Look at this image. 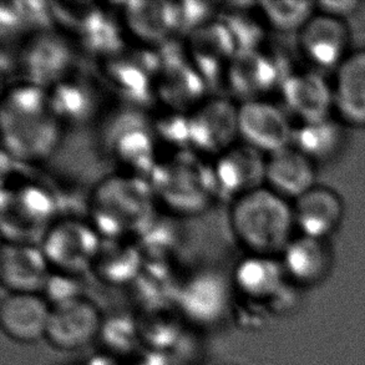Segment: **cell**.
I'll list each match as a JSON object with an SVG mask.
<instances>
[{
  "label": "cell",
  "mask_w": 365,
  "mask_h": 365,
  "mask_svg": "<svg viewBox=\"0 0 365 365\" xmlns=\"http://www.w3.org/2000/svg\"><path fill=\"white\" fill-rule=\"evenodd\" d=\"M99 143L119 171L148 178L158 163L161 146L148 110L121 104L105 115Z\"/></svg>",
  "instance_id": "8992f818"
},
{
  "label": "cell",
  "mask_w": 365,
  "mask_h": 365,
  "mask_svg": "<svg viewBox=\"0 0 365 365\" xmlns=\"http://www.w3.org/2000/svg\"><path fill=\"white\" fill-rule=\"evenodd\" d=\"M333 89L341 123L365 128V49L353 50L336 69Z\"/></svg>",
  "instance_id": "83f0119b"
},
{
  "label": "cell",
  "mask_w": 365,
  "mask_h": 365,
  "mask_svg": "<svg viewBox=\"0 0 365 365\" xmlns=\"http://www.w3.org/2000/svg\"><path fill=\"white\" fill-rule=\"evenodd\" d=\"M133 365H168V356L165 353L148 349L135 359Z\"/></svg>",
  "instance_id": "ab89813d"
},
{
  "label": "cell",
  "mask_w": 365,
  "mask_h": 365,
  "mask_svg": "<svg viewBox=\"0 0 365 365\" xmlns=\"http://www.w3.org/2000/svg\"><path fill=\"white\" fill-rule=\"evenodd\" d=\"M170 216L171 215L165 213V218H160L158 215L153 226L135 241L145 259L170 261V257L180 243V233Z\"/></svg>",
  "instance_id": "e575fe53"
},
{
  "label": "cell",
  "mask_w": 365,
  "mask_h": 365,
  "mask_svg": "<svg viewBox=\"0 0 365 365\" xmlns=\"http://www.w3.org/2000/svg\"><path fill=\"white\" fill-rule=\"evenodd\" d=\"M51 307L40 293H6L0 303V324L11 341L30 344L45 338Z\"/></svg>",
  "instance_id": "603a6c76"
},
{
  "label": "cell",
  "mask_w": 365,
  "mask_h": 365,
  "mask_svg": "<svg viewBox=\"0 0 365 365\" xmlns=\"http://www.w3.org/2000/svg\"><path fill=\"white\" fill-rule=\"evenodd\" d=\"M267 155L238 141L212 160L218 198L230 203L266 183Z\"/></svg>",
  "instance_id": "ffe728a7"
},
{
  "label": "cell",
  "mask_w": 365,
  "mask_h": 365,
  "mask_svg": "<svg viewBox=\"0 0 365 365\" xmlns=\"http://www.w3.org/2000/svg\"><path fill=\"white\" fill-rule=\"evenodd\" d=\"M143 264L145 257L135 241L103 240L91 272L108 286H133Z\"/></svg>",
  "instance_id": "f1b7e54d"
},
{
  "label": "cell",
  "mask_w": 365,
  "mask_h": 365,
  "mask_svg": "<svg viewBox=\"0 0 365 365\" xmlns=\"http://www.w3.org/2000/svg\"><path fill=\"white\" fill-rule=\"evenodd\" d=\"M292 70L278 55L264 49L240 50L228 66L225 83L238 103L267 99V95L281 89Z\"/></svg>",
  "instance_id": "30bf717a"
},
{
  "label": "cell",
  "mask_w": 365,
  "mask_h": 365,
  "mask_svg": "<svg viewBox=\"0 0 365 365\" xmlns=\"http://www.w3.org/2000/svg\"><path fill=\"white\" fill-rule=\"evenodd\" d=\"M230 282L213 271L196 272L181 282L176 306L187 321L212 326L230 309Z\"/></svg>",
  "instance_id": "d6986e66"
},
{
  "label": "cell",
  "mask_w": 365,
  "mask_h": 365,
  "mask_svg": "<svg viewBox=\"0 0 365 365\" xmlns=\"http://www.w3.org/2000/svg\"><path fill=\"white\" fill-rule=\"evenodd\" d=\"M361 6V1H356V0H326V1L316 3L318 11L341 20L351 18V15L359 11Z\"/></svg>",
  "instance_id": "f35d334b"
},
{
  "label": "cell",
  "mask_w": 365,
  "mask_h": 365,
  "mask_svg": "<svg viewBox=\"0 0 365 365\" xmlns=\"http://www.w3.org/2000/svg\"><path fill=\"white\" fill-rule=\"evenodd\" d=\"M133 286L146 312L163 311L171 302L176 304L181 282L176 281L170 261L145 259Z\"/></svg>",
  "instance_id": "4dcf8cb0"
},
{
  "label": "cell",
  "mask_w": 365,
  "mask_h": 365,
  "mask_svg": "<svg viewBox=\"0 0 365 365\" xmlns=\"http://www.w3.org/2000/svg\"><path fill=\"white\" fill-rule=\"evenodd\" d=\"M50 106L63 128H80L99 118V81L78 66L46 89Z\"/></svg>",
  "instance_id": "e0dca14e"
},
{
  "label": "cell",
  "mask_w": 365,
  "mask_h": 365,
  "mask_svg": "<svg viewBox=\"0 0 365 365\" xmlns=\"http://www.w3.org/2000/svg\"><path fill=\"white\" fill-rule=\"evenodd\" d=\"M86 212L103 240L136 241L156 221L160 207L148 178L116 171L93 185Z\"/></svg>",
  "instance_id": "7a4b0ae2"
},
{
  "label": "cell",
  "mask_w": 365,
  "mask_h": 365,
  "mask_svg": "<svg viewBox=\"0 0 365 365\" xmlns=\"http://www.w3.org/2000/svg\"><path fill=\"white\" fill-rule=\"evenodd\" d=\"M103 238L88 218L58 217L40 237V250L51 272L80 276L91 271Z\"/></svg>",
  "instance_id": "ba28073f"
},
{
  "label": "cell",
  "mask_w": 365,
  "mask_h": 365,
  "mask_svg": "<svg viewBox=\"0 0 365 365\" xmlns=\"http://www.w3.org/2000/svg\"><path fill=\"white\" fill-rule=\"evenodd\" d=\"M351 29L346 20L317 10L298 33L299 50L312 69L326 73L341 66L351 54Z\"/></svg>",
  "instance_id": "2e32d148"
},
{
  "label": "cell",
  "mask_w": 365,
  "mask_h": 365,
  "mask_svg": "<svg viewBox=\"0 0 365 365\" xmlns=\"http://www.w3.org/2000/svg\"><path fill=\"white\" fill-rule=\"evenodd\" d=\"M190 148L203 158H217L240 141L238 103L206 98L188 114Z\"/></svg>",
  "instance_id": "7c38bea8"
},
{
  "label": "cell",
  "mask_w": 365,
  "mask_h": 365,
  "mask_svg": "<svg viewBox=\"0 0 365 365\" xmlns=\"http://www.w3.org/2000/svg\"><path fill=\"white\" fill-rule=\"evenodd\" d=\"M316 163L294 146L267 155L264 186L288 201H296L317 186Z\"/></svg>",
  "instance_id": "d4e9b609"
},
{
  "label": "cell",
  "mask_w": 365,
  "mask_h": 365,
  "mask_svg": "<svg viewBox=\"0 0 365 365\" xmlns=\"http://www.w3.org/2000/svg\"><path fill=\"white\" fill-rule=\"evenodd\" d=\"M153 125L160 146L166 151L191 150L188 114L163 110L153 116Z\"/></svg>",
  "instance_id": "8d00e7d4"
},
{
  "label": "cell",
  "mask_w": 365,
  "mask_h": 365,
  "mask_svg": "<svg viewBox=\"0 0 365 365\" xmlns=\"http://www.w3.org/2000/svg\"><path fill=\"white\" fill-rule=\"evenodd\" d=\"M344 210L339 193L317 185L293 202L296 228L303 236L329 240L341 227Z\"/></svg>",
  "instance_id": "cb8c5ba5"
},
{
  "label": "cell",
  "mask_w": 365,
  "mask_h": 365,
  "mask_svg": "<svg viewBox=\"0 0 365 365\" xmlns=\"http://www.w3.org/2000/svg\"><path fill=\"white\" fill-rule=\"evenodd\" d=\"M258 11L267 25L279 33H299L316 14L313 1H259Z\"/></svg>",
  "instance_id": "d6a6232c"
},
{
  "label": "cell",
  "mask_w": 365,
  "mask_h": 365,
  "mask_svg": "<svg viewBox=\"0 0 365 365\" xmlns=\"http://www.w3.org/2000/svg\"><path fill=\"white\" fill-rule=\"evenodd\" d=\"M161 55L155 48H123L99 60L100 76L123 104L148 110L155 104V84L161 68Z\"/></svg>",
  "instance_id": "52a82bcc"
},
{
  "label": "cell",
  "mask_w": 365,
  "mask_h": 365,
  "mask_svg": "<svg viewBox=\"0 0 365 365\" xmlns=\"http://www.w3.org/2000/svg\"><path fill=\"white\" fill-rule=\"evenodd\" d=\"M158 50L163 61L155 84V103L163 110L190 114L208 98L210 86L186 58L185 49L180 55Z\"/></svg>",
  "instance_id": "9a60e30c"
},
{
  "label": "cell",
  "mask_w": 365,
  "mask_h": 365,
  "mask_svg": "<svg viewBox=\"0 0 365 365\" xmlns=\"http://www.w3.org/2000/svg\"><path fill=\"white\" fill-rule=\"evenodd\" d=\"M121 6L123 28L143 46L158 49L185 36L180 1H128Z\"/></svg>",
  "instance_id": "5bb4252c"
},
{
  "label": "cell",
  "mask_w": 365,
  "mask_h": 365,
  "mask_svg": "<svg viewBox=\"0 0 365 365\" xmlns=\"http://www.w3.org/2000/svg\"><path fill=\"white\" fill-rule=\"evenodd\" d=\"M186 58L202 75L208 86L225 80V75L240 48L222 15L213 16L185 35Z\"/></svg>",
  "instance_id": "8fae6325"
},
{
  "label": "cell",
  "mask_w": 365,
  "mask_h": 365,
  "mask_svg": "<svg viewBox=\"0 0 365 365\" xmlns=\"http://www.w3.org/2000/svg\"><path fill=\"white\" fill-rule=\"evenodd\" d=\"M85 365H121L116 359V356H111L109 353H103L98 356H91Z\"/></svg>",
  "instance_id": "60d3db41"
},
{
  "label": "cell",
  "mask_w": 365,
  "mask_h": 365,
  "mask_svg": "<svg viewBox=\"0 0 365 365\" xmlns=\"http://www.w3.org/2000/svg\"><path fill=\"white\" fill-rule=\"evenodd\" d=\"M99 339L111 356H128L141 343L138 322L118 314L104 319Z\"/></svg>",
  "instance_id": "d590c367"
},
{
  "label": "cell",
  "mask_w": 365,
  "mask_h": 365,
  "mask_svg": "<svg viewBox=\"0 0 365 365\" xmlns=\"http://www.w3.org/2000/svg\"><path fill=\"white\" fill-rule=\"evenodd\" d=\"M288 279L277 256L247 255L232 273V286L250 302H273L282 294Z\"/></svg>",
  "instance_id": "484cf974"
},
{
  "label": "cell",
  "mask_w": 365,
  "mask_h": 365,
  "mask_svg": "<svg viewBox=\"0 0 365 365\" xmlns=\"http://www.w3.org/2000/svg\"><path fill=\"white\" fill-rule=\"evenodd\" d=\"M103 322L99 307L80 297L51 307L45 339L58 351H80L99 338Z\"/></svg>",
  "instance_id": "ac0fdd59"
},
{
  "label": "cell",
  "mask_w": 365,
  "mask_h": 365,
  "mask_svg": "<svg viewBox=\"0 0 365 365\" xmlns=\"http://www.w3.org/2000/svg\"><path fill=\"white\" fill-rule=\"evenodd\" d=\"M41 296L44 297L50 307L60 306L63 303L83 297L79 276L51 272L49 279L41 292Z\"/></svg>",
  "instance_id": "74e56055"
},
{
  "label": "cell",
  "mask_w": 365,
  "mask_h": 365,
  "mask_svg": "<svg viewBox=\"0 0 365 365\" xmlns=\"http://www.w3.org/2000/svg\"><path fill=\"white\" fill-rule=\"evenodd\" d=\"M51 274L38 243L1 241L0 279L6 293H40Z\"/></svg>",
  "instance_id": "7402d4cb"
},
{
  "label": "cell",
  "mask_w": 365,
  "mask_h": 365,
  "mask_svg": "<svg viewBox=\"0 0 365 365\" xmlns=\"http://www.w3.org/2000/svg\"><path fill=\"white\" fill-rule=\"evenodd\" d=\"M54 24L50 3L45 1H6L0 8V29L5 39L20 36V40L35 31Z\"/></svg>",
  "instance_id": "1f68e13d"
},
{
  "label": "cell",
  "mask_w": 365,
  "mask_h": 365,
  "mask_svg": "<svg viewBox=\"0 0 365 365\" xmlns=\"http://www.w3.org/2000/svg\"><path fill=\"white\" fill-rule=\"evenodd\" d=\"M294 128L288 111L268 99L238 103L240 141L264 155L291 146Z\"/></svg>",
  "instance_id": "4fadbf2b"
},
{
  "label": "cell",
  "mask_w": 365,
  "mask_h": 365,
  "mask_svg": "<svg viewBox=\"0 0 365 365\" xmlns=\"http://www.w3.org/2000/svg\"><path fill=\"white\" fill-rule=\"evenodd\" d=\"M228 226L248 255L281 256L294 237L293 203L263 186L230 203Z\"/></svg>",
  "instance_id": "277c9868"
},
{
  "label": "cell",
  "mask_w": 365,
  "mask_h": 365,
  "mask_svg": "<svg viewBox=\"0 0 365 365\" xmlns=\"http://www.w3.org/2000/svg\"><path fill=\"white\" fill-rule=\"evenodd\" d=\"M59 217V201L46 183L13 170H1L0 227L3 241L39 242Z\"/></svg>",
  "instance_id": "5b68a950"
},
{
  "label": "cell",
  "mask_w": 365,
  "mask_h": 365,
  "mask_svg": "<svg viewBox=\"0 0 365 365\" xmlns=\"http://www.w3.org/2000/svg\"><path fill=\"white\" fill-rule=\"evenodd\" d=\"M13 60L19 80L45 89L76 68L74 43L53 28L35 31L20 40Z\"/></svg>",
  "instance_id": "9c48e42d"
},
{
  "label": "cell",
  "mask_w": 365,
  "mask_h": 365,
  "mask_svg": "<svg viewBox=\"0 0 365 365\" xmlns=\"http://www.w3.org/2000/svg\"><path fill=\"white\" fill-rule=\"evenodd\" d=\"M279 93L287 111L294 115L299 123L329 118L334 110L333 83L327 79L324 73L314 69L292 70Z\"/></svg>",
  "instance_id": "44dd1931"
},
{
  "label": "cell",
  "mask_w": 365,
  "mask_h": 365,
  "mask_svg": "<svg viewBox=\"0 0 365 365\" xmlns=\"http://www.w3.org/2000/svg\"><path fill=\"white\" fill-rule=\"evenodd\" d=\"M138 322L140 336L150 351L165 353L173 349L181 338L180 322L170 316L166 309L146 312Z\"/></svg>",
  "instance_id": "836d02e7"
},
{
  "label": "cell",
  "mask_w": 365,
  "mask_h": 365,
  "mask_svg": "<svg viewBox=\"0 0 365 365\" xmlns=\"http://www.w3.org/2000/svg\"><path fill=\"white\" fill-rule=\"evenodd\" d=\"M148 180L158 207L173 217L202 215L218 200L212 161L192 150L161 151Z\"/></svg>",
  "instance_id": "3957f363"
},
{
  "label": "cell",
  "mask_w": 365,
  "mask_h": 365,
  "mask_svg": "<svg viewBox=\"0 0 365 365\" xmlns=\"http://www.w3.org/2000/svg\"><path fill=\"white\" fill-rule=\"evenodd\" d=\"M341 120L334 118L299 123L294 128L292 146L313 163H327L336 158L346 143V131Z\"/></svg>",
  "instance_id": "f546056e"
},
{
  "label": "cell",
  "mask_w": 365,
  "mask_h": 365,
  "mask_svg": "<svg viewBox=\"0 0 365 365\" xmlns=\"http://www.w3.org/2000/svg\"><path fill=\"white\" fill-rule=\"evenodd\" d=\"M63 125L45 88L18 80L0 96L1 153L13 163H39L59 148Z\"/></svg>",
  "instance_id": "6da1fadb"
},
{
  "label": "cell",
  "mask_w": 365,
  "mask_h": 365,
  "mask_svg": "<svg viewBox=\"0 0 365 365\" xmlns=\"http://www.w3.org/2000/svg\"><path fill=\"white\" fill-rule=\"evenodd\" d=\"M288 281L301 286H314L331 269L333 251L328 240L294 236L281 253Z\"/></svg>",
  "instance_id": "4316f807"
}]
</instances>
